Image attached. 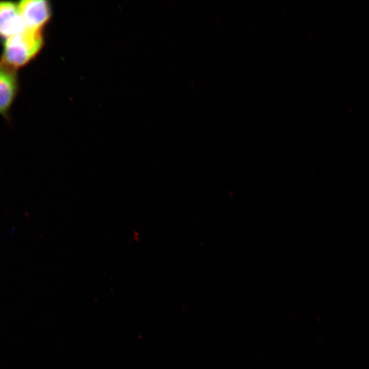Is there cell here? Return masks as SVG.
<instances>
[{
	"mask_svg": "<svg viewBox=\"0 0 369 369\" xmlns=\"http://www.w3.org/2000/svg\"><path fill=\"white\" fill-rule=\"evenodd\" d=\"M19 92L17 70L0 61V115L10 120V111Z\"/></svg>",
	"mask_w": 369,
	"mask_h": 369,
	"instance_id": "3957f363",
	"label": "cell"
},
{
	"mask_svg": "<svg viewBox=\"0 0 369 369\" xmlns=\"http://www.w3.org/2000/svg\"><path fill=\"white\" fill-rule=\"evenodd\" d=\"M26 29L42 31L51 16L49 3L44 0H23L17 2Z\"/></svg>",
	"mask_w": 369,
	"mask_h": 369,
	"instance_id": "7a4b0ae2",
	"label": "cell"
},
{
	"mask_svg": "<svg viewBox=\"0 0 369 369\" xmlns=\"http://www.w3.org/2000/svg\"><path fill=\"white\" fill-rule=\"evenodd\" d=\"M0 61L17 70L27 66L41 51L44 44L42 31L25 29L2 41Z\"/></svg>",
	"mask_w": 369,
	"mask_h": 369,
	"instance_id": "6da1fadb",
	"label": "cell"
},
{
	"mask_svg": "<svg viewBox=\"0 0 369 369\" xmlns=\"http://www.w3.org/2000/svg\"><path fill=\"white\" fill-rule=\"evenodd\" d=\"M25 29L17 3L0 1V38L2 41Z\"/></svg>",
	"mask_w": 369,
	"mask_h": 369,
	"instance_id": "277c9868",
	"label": "cell"
}]
</instances>
